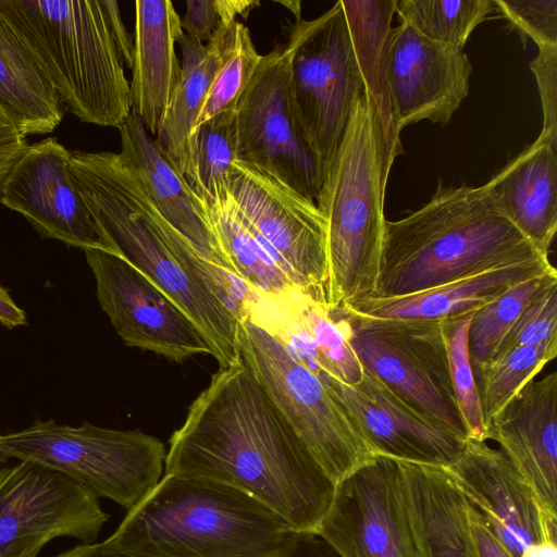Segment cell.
<instances>
[{
	"label": "cell",
	"instance_id": "cell-1",
	"mask_svg": "<svg viewBox=\"0 0 557 557\" xmlns=\"http://www.w3.org/2000/svg\"><path fill=\"white\" fill-rule=\"evenodd\" d=\"M164 474L231 486L298 533L317 534L335 483L282 418L243 359L219 369L169 440Z\"/></svg>",
	"mask_w": 557,
	"mask_h": 557
},
{
	"label": "cell",
	"instance_id": "cell-2",
	"mask_svg": "<svg viewBox=\"0 0 557 557\" xmlns=\"http://www.w3.org/2000/svg\"><path fill=\"white\" fill-rule=\"evenodd\" d=\"M542 253L484 185L445 187L409 215L385 222L381 269L370 298L428 290Z\"/></svg>",
	"mask_w": 557,
	"mask_h": 557
},
{
	"label": "cell",
	"instance_id": "cell-3",
	"mask_svg": "<svg viewBox=\"0 0 557 557\" xmlns=\"http://www.w3.org/2000/svg\"><path fill=\"white\" fill-rule=\"evenodd\" d=\"M304 534L231 486L163 474L103 543L129 557H281Z\"/></svg>",
	"mask_w": 557,
	"mask_h": 557
},
{
	"label": "cell",
	"instance_id": "cell-4",
	"mask_svg": "<svg viewBox=\"0 0 557 557\" xmlns=\"http://www.w3.org/2000/svg\"><path fill=\"white\" fill-rule=\"evenodd\" d=\"M72 178L117 255L139 270L191 320L219 368L242 357L238 318L173 250L162 214L117 153L73 151Z\"/></svg>",
	"mask_w": 557,
	"mask_h": 557
},
{
	"label": "cell",
	"instance_id": "cell-5",
	"mask_svg": "<svg viewBox=\"0 0 557 557\" xmlns=\"http://www.w3.org/2000/svg\"><path fill=\"white\" fill-rule=\"evenodd\" d=\"M62 103L81 121L120 127L131 114L134 38L113 0H0Z\"/></svg>",
	"mask_w": 557,
	"mask_h": 557
},
{
	"label": "cell",
	"instance_id": "cell-6",
	"mask_svg": "<svg viewBox=\"0 0 557 557\" xmlns=\"http://www.w3.org/2000/svg\"><path fill=\"white\" fill-rule=\"evenodd\" d=\"M391 168L376 111L363 90L315 199L326 221L325 304L331 309L370 298L375 292Z\"/></svg>",
	"mask_w": 557,
	"mask_h": 557
},
{
	"label": "cell",
	"instance_id": "cell-7",
	"mask_svg": "<svg viewBox=\"0 0 557 557\" xmlns=\"http://www.w3.org/2000/svg\"><path fill=\"white\" fill-rule=\"evenodd\" d=\"M0 449L11 459L39 463L115 502L127 511L157 485L164 471V444L139 430H115L54 420L0 434Z\"/></svg>",
	"mask_w": 557,
	"mask_h": 557
},
{
	"label": "cell",
	"instance_id": "cell-8",
	"mask_svg": "<svg viewBox=\"0 0 557 557\" xmlns=\"http://www.w3.org/2000/svg\"><path fill=\"white\" fill-rule=\"evenodd\" d=\"M238 346L282 418L335 485L375 457L322 379L246 315L238 320Z\"/></svg>",
	"mask_w": 557,
	"mask_h": 557
},
{
	"label": "cell",
	"instance_id": "cell-9",
	"mask_svg": "<svg viewBox=\"0 0 557 557\" xmlns=\"http://www.w3.org/2000/svg\"><path fill=\"white\" fill-rule=\"evenodd\" d=\"M301 134L322 175L364 90L341 0L313 20H296L285 45Z\"/></svg>",
	"mask_w": 557,
	"mask_h": 557
},
{
	"label": "cell",
	"instance_id": "cell-10",
	"mask_svg": "<svg viewBox=\"0 0 557 557\" xmlns=\"http://www.w3.org/2000/svg\"><path fill=\"white\" fill-rule=\"evenodd\" d=\"M331 310L344 320L364 369L424 417L468 441L451 384L443 320L379 319L346 308Z\"/></svg>",
	"mask_w": 557,
	"mask_h": 557
},
{
	"label": "cell",
	"instance_id": "cell-11",
	"mask_svg": "<svg viewBox=\"0 0 557 557\" xmlns=\"http://www.w3.org/2000/svg\"><path fill=\"white\" fill-rule=\"evenodd\" d=\"M108 519L89 488L55 470L25 460L0 469V557H36L60 536L92 543Z\"/></svg>",
	"mask_w": 557,
	"mask_h": 557
},
{
	"label": "cell",
	"instance_id": "cell-12",
	"mask_svg": "<svg viewBox=\"0 0 557 557\" xmlns=\"http://www.w3.org/2000/svg\"><path fill=\"white\" fill-rule=\"evenodd\" d=\"M228 194L248 225L274 251L293 283L325 302L326 221L315 202L240 160L234 162Z\"/></svg>",
	"mask_w": 557,
	"mask_h": 557
},
{
	"label": "cell",
	"instance_id": "cell-13",
	"mask_svg": "<svg viewBox=\"0 0 557 557\" xmlns=\"http://www.w3.org/2000/svg\"><path fill=\"white\" fill-rule=\"evenodd\" d=\"M238 160L256 165L315 202L323 175L294 109L285 45L262 55L236 107Z\"/></svg>",
	"mask_w": 557,
	"mask_h": 557
},
{
	"label": "cell",
	"instance_id": "cell-14",
	"mask_svg": "<svg viewBox=\"0 0 557 557\" xmlns=\"http://www.w3.org/2000/svg\"><path fill=\"white\" fill-rule=\"evenodd\" d=\"M317 535L339 557H420L398 461L375 456L337 483Z\"/></svg>",
	"mask_w": 557,
	"mask_h": 557
},
{
	"label": "cell",
	"instance_id": "cell-15",
	"mask_svg": "<svg viewBox=\"0 0 557 557\" xmlns=\"http://www.w3.org/2000/svg\"><path fill=\"white\" fill-rule=\"evenodd\" d=\"M97 298L128 347L183 362L211 349L191 320L139 270L119 255L85 250Z\"/></svg>",
	"mask_w": 557,
	"mask_h": 557
},
{
	"label": "cell",
	"instance_id": "cell-16",
	"mask_svg": "<svg viewBox=\"0 0 557 557\" xmlns=\"http://www.w3.org/2000/svg\"><path fill=\"white\" fill-rule=\"evenodd\" d=\"M71 156L57 138L28 145L3 182L1 203L24 215L41 237L117 255L72 178Z\"/></svg>",
	"mask_w": 557,
	"mask_h": 557
},
{
	"label": "cell",
	"instance_id": "cell-17",
	"mask_svg": "<svg viewBox=\"0 0 557 557\" xmlns=\"http://www.w3.org/2000/svg\"><path fill=\"white\" fill-rule=\"evenodd\" d=\"M321 379L374 456L446 468L461 455L467 441L424 417L369 370L363 368L355 384Z\"/></svg>",
	"mask_w": 557,
	"mask_h": 557
},
{
	"label": "cell",
	"instance_id": "cell-18",
	"mask_svg": "<svg viewBox=\"0 0 557 557\" xmlns=\"http://www.w3.org/2000/svg\"><path fill=\"white\" fill-rule=\"evenodd\" d=\"M443 469L515 557L534 543L557 539V516L542 506L500 449L468 438L457 460Z\"/></svg>",
	"mask_w": 557,
	"mask_h": 557
},
{
	"label": "cell",
	"instance_id": "cell-19",
	"mask_svg": "<svg viewBox=\"0 0 557 557\" xmlns=\"http://www.w3.org/2000/svg\"><path fill=\"white\" fill-rule=\"evenodd\" d=\"M463 49L431 40L405 23L392 30L391 96L399 133L429 120L446 125L469 95Z\"/></svg>",
	"mask_w": 557,
	"mask_h": 557
},
{
	"label": "cell",
	"instance_id": "cell-20",
	"mask_svg": "<svg viewBox=\"0 0 557 557\" xmlns=\"http://www.w3.org/2000/svg\"><path fill=\"white\" fill-rule=\"evenodd\" d=\"M244 315L275 336L288 352L314 372L345 384L363 373L344 320L325 302L298 287L281 294L253 292L243 304Z\"/></svg>",
	"mask_w": 557,
	"mask_h": 557
},
{
	"label": "cell",
	"instance_id": "cell-21",
	"mask_svg": "<svg viewBox=\"0 0 557 557\" xmlns=\"http://www.w3.org/2000/svg\"><path fill=\"white\" fill-rule=\"evenodd\" d=\"M500 450L557 516V373L532 380L486 424Z\"/></svg>",
	"mask_w": 557,
	"mask_h": 557
},
{
	"label": "cell",
	"instance_id": "cell-22",
	"mask_svg": "<svg viewBox=\"0 0 557 557\" xmlns=\"http://www.w3.org/2000/svg\"><path fill=\"white\" fill-rule=\"evenodd\" d=\"M119 131L121 151L117 156L158 211L203 259L235 275L203 201L149 136L140 119L131 112Z\"/></svg>",
	"mask_w": 557,
	"mask_h": 557
},
{
	"label": "cell",
	"instance_id": "cell-23",
	"mask_svg": "<svg viewBox=\"0 0 557 557\" xmlns=\"http://www.w3.org/2000/svg\"><path fill=\"white\" fill-rule=\"evenodd\" d=\"M135 12L131 112L157 136L181 78L175 44L184 30L172 1L137 0Z\"/></svg>",
	"mask_w": 557,
	"mask_h": 557
},
{
	"label": "cell",
	"instance_id": "cell-24",
	"mask_svg": "<svg viewBox=\"0 0 557 557\" xmlns=\"http://www.w3.org/2000/svg\"><path fill=\"white\" fill-rule=\"evenodd\" d=\"M484 187L519 231L548 256L557 231V138L540 134Z\"/></svg>",
	"mask_w": 557,
	"mask_h": 557
},
{
	"label": "cell",
	"instance_id": "cell-25",
	"mask_svg": "<svg viewBox=\"0 0 557 557\" xmlns=\"http://www.w3.org/2000/svg\"><path fill=\"white\" fill-rule=\"evenodd\" d=\"M420 557H475L467 499L443 468L398 461Z\"/></svg>",
	"mask_w": 557,
	"mask_h": 557
},
{
	"label": "cell",
	"instance_id": "cell-26",
	"mask_svg": "<svg viewBox=\"0 0 557 557\" xmlns=\"http://www.w3.org/2000/svg\"><path fill=\"white\" fill-rule=\"evenodd\" d=\"M554 269L548 257L503 265L420 293L366 298L342 307L379 319L445 320L475 311L510 286Z\"/></svg>",
	"mask_w": 557,
	"mask_h": 557
},
{
	"label": "cell",
	"instance_id": "cell-27",
	"mask_svg": "<svg viewBox=\"0 0 557 557\" xmlns=\"http://www.w3.org/2000/svg\"><path fill=\"white\" fill-rule=\"evenodd\" d=\"M0 107L24 136L52 132L64 114L40 60L1 11Z\"/></svg>",
	"mask_w": 557,
	"mask_h": 557
},
{
	"label": "cell",
	"instance_id": "cell-28",
	"mask_svg": "<svg viewBox=\"0 0 557 557\" xmlns=\"http://www.w3.org/2000/svg\"><path fill=\"white\" fill-rule=\"evenodd\" d=\"M397 1L341 0L364 90L376 111L391 166L404 152L389 83L392 20Z\"/></svg>",
	"mask_w": 557,
	"mask_h": 557
},
{
	"label": "cell",
	"instance_id": "cell-29",
	"mask_svg": "<svg viewBox=\"0 0 557 557\" xmlns=\"http://www.w3.org/2000/svg\"><path fill=\"white\" fill-rule=\"evenodd\" d=\"M236 22L221 27L206 45L185 33L177 40L183 54L181 78L154 141L183 177L190 162L189 136L219 66L233 42Z\"/></svg>",
	"mask_w": 557,
	"mask_h": 557
},
{
	"label": "cell",
	"instance_id": "cell-30",
	"mask_svg": "<svg viewBox=\"0 0 557 557\" xmlns=\"http://www.w3.org/2000/svg\"><path fill=\"white\" fill-rule=\"evenodd\" d=\"M235 275L255 292L281 295L297 287L271 247L248 225L230 194L203 202Z\"/></svg>",
	"mask_w": 557,
	"mask_h": 557
},
{
	"label": "cell",
	"instance_id": "cell-31",
	"mask_svg": "<svg viewBox=\"0 0 557 557\" xmlns=\"http://www.w3.org/2000/svg\"><path fill=\"white\" fill-rule=\"evenodd\" d=\"M190 162L184 177L203 202L228 193L239 143L236 110L221 112L196 126L189 136Z\"/></svg>",
	"mask_w": 557,
	"mask_h": 557
},
{
	"label": "cell",
	"instance_id": "cell-32",
	"mask_svg": "<svg viewBox=\"0 0 557 557\" xmlns=\"http://www.w3.org/2000/svg\"><path fill=\"white\" fill-rule=\"evenodd\" d=\"M554 284H557L555 268L510 286L473 312L468 330V350L474 374L493 359L523 310Z\"/></svg>",
	"mask_w": 557,
	"mask_h": 557
},
{
	"label": "cell",
	"instance_id": "cell-33",
	"mask_svg": "<svg viewBox=\"0 0 557 557\" xmlns=\"http://www.w3.org/2000/svg\"><path fill=\"white\" fill-rule=\"evenodd\" d=\"M494 11V0H401L396 7L400 23L431 40L460 49Z\"/></svg>",
	"mask_w": 557,
	"mask_h": 557
},
{
	"label": "cell",
	"instance_id": "cell-34",
	"mask_svg": "<svg viewBox=\"0 0 557 557\" xmlns=\"http://www.w3.org/2000/svg\"><path fill=\"white\" fill-rule=\"evenodd\" d=\"M557 356V344L521 346L494 358L478 372L479 395L485 423L495 417L520 391ZM487 434V433H486Z\"/></svg>",
	"mask_w": 557,
	"mask_h": 557
},
{
	"label": "cell",
	"instance_id": "cell-35",
	"mask_svg": "<svg viewBox=\"0 0 557 557\" xmlns=\"http://www.w3.org/2000/svg\"><path fill=\"white\" fill-rule=\"evenodd\" d=\"M473 312L443 320V334L447 348L451 384L468 431V437L486 442V423L468 350V330Z\"/></svg>",
	"mask_w": 557,
	"mask_h": 557
},
{
	"label": "cell",
	"instance_id": "cell-36",
	"mask_svg": "<svg viewBox=\"0 0 557 557\" xmlns=\"http://www.w3.org/2000/svg\"><path fill=\"white\" fill-rule=\"evenodd\" d=\"M261 58L248 27L237 21L233 42L213 78L195 127L221 112L236 110L238 100L255 75Z\"/></svg>",
	"mask_w": 557,
	"mask_h": 557
},
{
	"label": "cell",
	"instance_id": "cell-37",
	"mask_svg": "<svg viewBox=\"0 0 557 557\" xmlns=\"http://www.w3.org/2000/svg\"><path fill=\"white\" fill-rule=\"evenodd\" d=\"M550 344H557V284L544 290L523 310L493 359L517 347Z\"/></svg>",
	"mask_w": 557,
	"mask_h": 557
},
{
	"label": "cell",
	"instance_id": "cell-38",
	"mask_svg": "<svg viewBox=\"0 0 557 557\" xmlns=\"http://www.w3.org/2000/svg\"><path fill=\"white\" fill-rule=\"evenodd\" d=\"M495 11L539 48L557 47V0H494Z\"/></svg>",
	"mask_w": 557,
	"mask_h": 557
},
{
	"label": "cell",
	"instance_id": "cell-39",
	"mask_svg": "<svg viewBox=\"0 0 557 557\" xmlns=\"http://www.w3.org/2000/svg\"><path fill=\"white\" fill-rule=\"evenodd\" d=\"M259 5L258 0H188L181 26L189 38L206 45L221 27L236 22V16L247 18Z\"/></svg>",
	"mask_w": 557,
	"mask_h": 557
},
{
	"label": "cell",
	"instance_id": "cell-40",
	"mask_svg": "<svg viewBox=\"0 0 557 557\" xmlns=\"http://www.w3.org/2000/svg\"><path fill=\"white\" fill-rule=\"evenodd\" d=\"M543 111L542 135L557 138V47L539 48L530 64Z\"/></svg>",
	"mask_w": 557,
	"mask_h": 557
},
{
	"label": "cell",
	"instance_id": "cell-41",
	"mask_svg": "<svg viewBox=\"0 0 557 557\" xmlns=\"http://www.w3.org/2000/svg\"><path fill=\"white\" fill-rule=\"evenodd\" d=\"M55 557H129L101 543H83ZM281 557H339L319 535L305 533L296 547Z\"/></svg>",
	"mask_w": 557,
	"mask_h": 557
},
{
	"label": "cell",
	"instance_id": "cell-42",
	"mask_svg": "<svg viewBox=\"0 0 557 557\" xmlns=\"http://www.w3.org/2000/svg\"><path fill=\"white\" fill-rule=\"evenodd\" d=\"M27 147L26 136L0 107V203L3 182Z\"/></svg>",
	"mask_w": 557,
	"mask_h": 557
},
{
	"label": "cell",
	"instance_id": "cell-43",
	"mask_svg": "<svg viewBox=\"0 0 557 557\" xmlns=\"http://www.w3.org/2000/svg\"><path fill=\"white\" fill-rule=\"evenodd\" d=\"M468 519L475 557H515L492 532L481 513L470 504Z\"/></svg>",
	"mask_w": 557,
	"mask_h": 557
},
{
	"label": "cell",
	"instance_id": "cell-44",
	"mask_svg": "<svg viewBox=\"0 0 557 557\" xmlns=\"http://www.w3.org/2000/svg\"><path fill=\"white\" fill-rule=\"evenodd\" d=\"M0 323L8 329H14L27 324L26 312L15 304L9 290L1 284Z\"/></svg>",
	"mask_w": 557,
	"mask_h": 557
},
{
	"label": "cell",
	"instance_id": "cell-45",
	"mask_svg": "<svg viewBox=\"0 0 557 557\" xmlns=\"http://www.w3.org/2000/svg\"><path fill=\"white\" fill-rule=\"evenodd\" d=\"M520 557H557V541L544 540L528 546Z\"/></svg>",
	"mask_w": 557,
	"mask_h": 557
},
{
	"label": "cell",
	"instance_id": "cell-46",
	"mask_svg": "<svg viewBox=\"0 0 557 557\" xmlns=\"http://www.w3.org/2000/svg\"><path fill=\"white\" fill-rule=\"evenodd\" d=\"M277 3L286 7L296 17V20H300L301 13V2L298 0H283L276 1Z\"/></svg>",
	"mask_w": 557,
	"mask_h": 557
},
{
	"label": "cell",
	"instance_id": "cell-47",
	"mask_svg": "<svg viewBox=\"0 0 557 557\" xmlns=\"http://www.w3.org/2000/svg\"><path fill=\"white\" fill-rule=\"evenodd\" d=\"M10 458L0 449V469L8 465Z\"/></svg>",
	"mask_w": 557,
	"mask_h": 557
}]
</instances>
